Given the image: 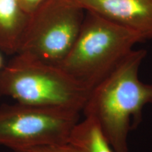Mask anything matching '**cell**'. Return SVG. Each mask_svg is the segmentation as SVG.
<instances>
[{
    "mask_svg": "<svg viewBox=\"0 0 152 152\" xmlns=\"http://www.w3.org/2000/svg\"><path fill=\"white\" fill-rule=\"evenodd\" d=\"M30 16L20 0H0V51L9 55L18 52Z\"/></svg>",
    "mask_w": 152,
    "mask_h": 152,
    "instance_id": "cell-7",
    "label": "cell"
},
{
    "mask_svg": "<svg viewBox=\"0 0 152 152\" xmlns=\"http://www.w3.org/2000/svg\"><path fill=\"white\" fill-rule=\"evenodd\" d=\"M1 52V51H0ZM4 67V62H3V58L1 56V53H0V71L1 70V68Z\"/></svg>",
    "mask_w": 152,
    "mask_h": 152,
    "instance_id": "cell-11",
    "label": "cell"
},
{
    "mask_svg": "<svg viewBox=\"0 0 152 152\" xmlns=\"http://www.w3.org/2000/svg\"><path fill=\"white\" fill-rule=\"evenodd\" d=\"M49 1L50 0H20V2L26 12L31 16Z\"/></svg>",
    "mask_w": 152,
    "mask_h": 152,
    "instance_id": "cell-10",
    "label": "cell"
},
{
    "mask_svg": "<svg viewBox=\"0 0 152 152\" xmlns=\"http://www.w3.org/2000/svg\"><path fill=\"white\" fill-rule=\"evenodd\" d=\"M80 113L73 109L16 103L0 107V145L14 152L68 142Z\"/></svg>",
    "mask_w": 152,
    "mask_h": 152,
    "instance_id": "cell-4",
    "label": "cell"
},
{
    "mask_svg": "<svg viewBox=\"0 0 152 152\" xmlns=\"http://www.w3.org/2000/svg\"><path fill=\"white\" fill-rule=\"evenodd\" d=\"M85 10L68 0H50L30 16L17 54L59 66L73 47Z\"/></svg>",
    "mask_w": 152,
    "mask_h": 152,
    "instance_id": "cell-5",
    "label": "cell"
},
{
    "mask_svg": "<svg viewBox=\"0 0 152 152\" xmlns=\"http://www.w3.org/2000/svg\"><path fill=\"white\" fill-rule=\"evenodd\" d=\"M28 152H83L70 142L34 148Z\"/></svg>",
    "mask_w": 152,
    "mask_h": 152,
    "instance_id": "cell-9",
    "label": "cell"
},
{
    "mask_svg": "<svg viewBox=\"0 0 152 152\" xmlns=\"http://www.w3.org/2000/svg\"><path fill=\"white\" fill-rule=\"evenodd\" d=\"M147 52L133 49L106 78L90 91L82 113L99 127L115 152H128V134L152 104V85L139 72Z\"/></svg>",
    "mask_w": 152,
    "mask_h": 152,
    "instance_id": "cell-1",
    "label": "cell"
},
{
    "mask_svg": "<svg viewBox=\"0 0 152 152\" xmlns=\"http://www.w3.org/2000/svg\"><path fill=\"white\" fill-rule=\"evenodd\" d=\"M134 32L142 41L152 39V0H68Z\"/></svg>",
    "mask_w": 152,
    "mask_h": 152,
    "instance_id": "cell-6",
    "label": "cell"
},
{
    "mask_svg": "<svg viewBox=\"0 0 152 152\" xmlns=\"http://www.w3.org/2000/svg\"><path fill=\"white\" fill-rule=\"evenodd\" d=\"M140 42L143 41L134 32L96 13L85 11L78 35L58 66L91 91Z\"/></svg>",
    "mask_w": 152,
    "mask_h": 152,
    "instance_id": "cell-2",
    "label": "cell"
},
{
    "mask_svg": "<svg viewBox=\"0 0 152 152\" xmlns=\"http://www.w3.org/2000/svg\"><path fill=\"white\" fill-rule=\"evenodd\" d=\"M68 142L83 152H115L98 125L87 117L77 123Z\"/></svg>",
    "mask_w": 152,
    "mask_h": 152,
    "instance_id": "cell-8",
    "label": "cell"
},
{
    "mask_svg": "<svg viewBox=\"0 0 152 152\" xmlns=\"http://www.w3.org/2000/svg\"><path fill=\"white\" fill-rule=\"evenodd\" d=\"M90 92L59 66L23 54H15L0 71V96L13 98L17 103L82 113Z\"/></svg>",
    "mask_w": 152,
    "mask_h": 152,
    "instance_id": "cell-3",
    "label": "cell"
}]
</instances>
